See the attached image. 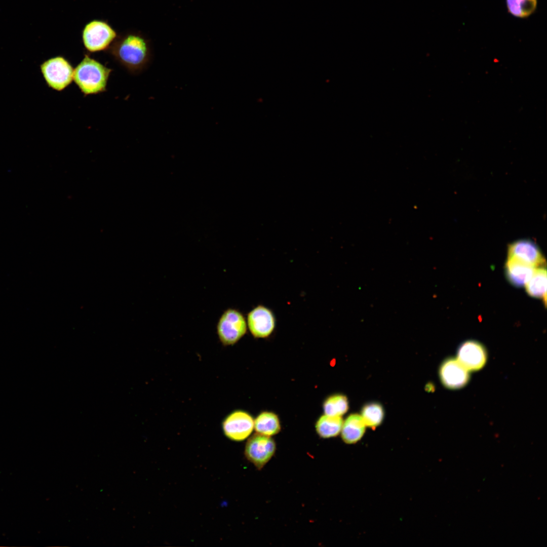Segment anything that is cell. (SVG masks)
I'll return each instance as SVG.
<instances>
[{
  "label": "cell",
  "mask_w": 547,
  "mask_h": 547,
  "mask_svg": "<svg viewBox=\"0 0 547 547\" xmlns=\"http://www.w3.org/2000/svg\"><path fill=\"white\" fill-rule=\"evenodd\" d=\"M107 51L119 64L133 74L144 70L152 58L150 42L139 32H127L117 36Z\"/></svg>",
  "instance_id": "obj_1"
},
{
  "label": "cell",
  "mask_w": 547,
  "mask_h": 547,
  "mask_svg": "<svg viewBox=\"0 0 547 547\" xmlns=\"http://www.w3.org/2000/svg\"><path fill=\"white\" fill-rule=\"evenodd\" d=\"M112 70L85 54L74 68L73 80L84 96L106 91Z\"/></svg>",
  "instance_id": "obj_2"
},
{
  "label": "cell",
  "mask_w": 547,
  "mask_h": 547,
  "mask_svg": "<svg viewBox=\"0 0 547 547\" xmlns=\"http://www.w3.org/2000/svg\"><path fill=\"white\" fill-rule=\"evenodd\" d=\"M40 68L47 86L55 91H63L73 81L74 68L62 56L47 59L41 64Z\"/></svg>",
  "instance_id": "obj_3"
},
{
  "label": "cell",
  "mask_w": 547,
  "mask_h": 547,
  "mask_svg": "<svg viewBox=\"0 0 547 547\" xmlns=\"http://www.w3.org/2000/svg\"><path fill=\"white\" fill-rule=\"evenodd\" d=\"M247 321L242 313L238 309L229 308L225 310L217 324L216 330L219 339L225 346L235 344L246 334Z\"/></svg>",
  "instance_id": "obj_4"
},
{
  "label": "cell",
  "mask_w": 547,
  "mask_h": 547,
  "mask_svg": "<svg viewBox=\"0 0 547 547\" xmlns=\"http://www.w3.org/2000/svg\"><path fill=\"white\" fill-rule=\"evenodd\" d=\"M117 35L105 21L94 20L87 23L82 32V41L86 50L96 52L108 50Z\"/></svg>",
  "instance_id": "obj_5"
},
{
  "label": "cell",
  "mask_w": 547,
  "mask_h": 547,
  "mask_svg": "<svg viewBox=\"0 0 547 547\" xmlns=\"http://www.w3.org/2000/svg\"><path fill=\"white\" fill-rule=\"evenodd\" d=\"M276 449V443L272 438L257 434L249 439L244 453L246 458L260 470L273 456Z\"/></svg>",
  "instance_id": "obj_6"
},
{
  "label": "cell",
  "mask_w": 547,
  "mask_h": 547,
  "mask_svg": "<svg viewBox=\"0 0 547 547\" xmlns=\"http://www.w3.org/2000/svg\"><path fill=\"white\" fill-rule=\"evenodd\" d=\"M222 427L224 434L230 440L242 441L247 438L254 427L252 416L242 410H236L228 414L223 420Z\"/></svg>",
  "instance_id": "obj_7"
},
{
  "label": "cell",
  "mask_w": 547,
  "mask_h": 547,
  "mask_svg": "<svg viewBox=\"0 0 547 547\" xmlns=\"http://www.w3.org/2000/svg\"><path fill=\"white\" fill-rule=\"evenodd\" d=\"M247 324L252 335L255 338H266L275 330L276 321L269 308L258 305L247 314Z\"/></svg>",
  "instance_id": "obj_8"
},
{
  "label": "cell",
  "mask_w": 547,
  "mask_h": 547,
  "mask_svg": "<svg viewBox=\"0 0 547 547\" xmlns=\"http://www.w3.org/2000/svg\"><path fill=\"white\" fill-rule=\"evenodd\" d=\"M507 257H513L535 267L543 266L545 258L538 246L530 239H523L514 241L507 246Z\"/></svg>",
  "instance_id": "obj_9"
},
{
  "label": "cell",
  "mask_w": 547,
  "mask_h": 547,
  "mask_svg": "<svg viewBox=\"0 0 547 547\" xmlns=\"http://www.w3.org/2000/svg\"><path fill=\"white\" fill-rule=\"evenodd\" d=\"M457 357V360L467 370H478L483 367L486 361L485 349L474 340L462 343L458 348Z\"/></svg>",
  "instance_id": "obj_10"
},
{
  "label": "cell",
  "mask_w": 547,
  "mask_h": 547,
  "mask_svg": "<svg viewBox=\"0 0 547 547\" xmlns=\"http://www.w3.org/2000/svg\"><path fill=\"white\" fill-rule=\"evenodd\" d=\"M440 375L443 384L450 388L463 386L469 378L468 370L457 360L454 359H449L443 362L440 369Z\"/></svg>",
  "instance_id": "obj_11"
},
{
  "label": "cell",
  "mask_w": 547,
  "mask_h": 547,
  "mask_svg": "<svg viewBox=\"0 0 547 547\" xmlns=\"http://www.w3.org/2000/svg\"><path fill=\"white\" fill-rule=\"evenodd\" d=\"M536 267L513 257H507L505 265L507 280L517 287L525 286Z\"/></svg>",
  "instance_id": "obj_12"
},
{
  "label": "cell",
  "mask_w": 547,
  "mask_h": 547,
  "mask_svg": "<svg viewBox=\"0 0 547 547\" xmlns=\"http://www.w3.org/2000/svg\"><path fill=\"white\" fill-rule=\"evenodd\" d=\"M366 425L361 416L350 415L343 422L341 430L343 441L347 444H354L359 441L365 431Z\"/></svg>",
  "instance_id": "obj_13"
},
{
  "label": "cell",
  "mask_w": 547,
  "mask_h": 547,
  "mask_svg": "<svg viewBox=\"0 0 547 547\" xmlns=\"http://www.w3.org/2000/svg\"><path fill=\"white\" fill-rule=\"evenodd\" d=\"M530 296L542 298L546 303V270L543 266L536 267L531 277L525 286Z\"/></svg>",
  "instance_id": "obj_14"
},
{
  "label": "cell",
  "mask_w": 547,
  "mask_h": 547,
  "mask_svg": "<svg viewBox=\"0 0 547 547\" xmlns=\"http://www.w3.org/2000/svg\"><path fill=\"white\" fill-rule=\"evenodd\" d=\"M254 427L258 434L269 437L278 434L281 429L278 417L270 412L260 413L254 421Z\"/></svg>",
  "instance_id": "obj_15"
},
{
  "label": "cell",
  "mask_w": 547,
  "mask_h": 547,
  "mask_svg": "<svg viewBox=\"0 0 547 547\" xmlns=\"http://www.w3.org/2000/svg\"><path fill=\"white\" fill-rule=\"evenodd\" d=\"M343 420L340 416L324 415L317 421L316 429L319 436L329 438L337 436L341 432Z\"/></svg>",
  "instance_id": "obj_16"
},
{
  "label": "cell",
  "mask_w": 547,
  "mask_h": 547,
  "mask_svg": "<svg viewBox=\"0 0 547 547\" xmlns=\"http://www.w3.org/2000/svg\"><path fill=\"white\" fill-rule=\"evenodd\" d=\"M506 3L507 10L511 15L524 18L534 12L537 0H506Z\"/></svg>",
  "instance_id": "obj_17"
},
{
  "label": "cell",
  "mask_w": 547,
  "mask_h": 547,
  "mask_svg": "<svg viewBox=\"0 0 547 547\" xmlns=\"http://www.w3.org/2000/svg\"><path fill=\"white\" fill-rule=\"evenodd\" d=\"M348 408V401L342 395H334L328 398L324 403L323 409L326 415L340 416Z\"/></svg>",
  "instance_id": "obj_18"
},
{
  "label": "cell",
  "mask_w": 547,
  "mask_h": 547,
  "mask_svg": "<svg viewBox=\"0 0 547 547\" xmlns=\"http://www.w3.org/2000/svg\"><path fill=\"white\" fill-rule=\"evenodd\" d=\"M384 412L382 406L377 403H371L365 406L362 411V417L366 425L371 428L379 425L383 418Z\"/></svg>",
  "instance_id": "obj_19"
}]
</instances>
